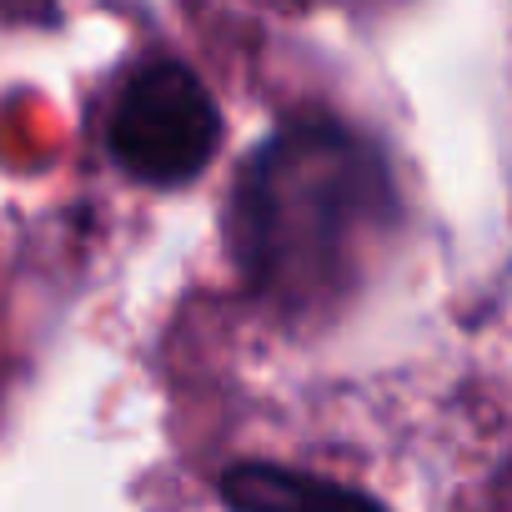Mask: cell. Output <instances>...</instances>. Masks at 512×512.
<instances>
[{
	"label": "cell",
	"instance_id": "6da1fadb",
	"mask_svg": "<svg viewBox=\"0 0 512 512\" xmlns=\"http://www.w3.org/2000/svg\"><path fill=\"white\" fill-rule=\"evenodd\" d=\"M397 226V181L377 141L332 116H287L251 146L226 201V251L251 292L307 312Z\"/></svg>",
	"mask_w": 512,
	"mask_h": 512
},
{
	"label": "cell",
	"instance_id": "7a4b0ae2",
	"mask_svg": "<svg viewBox=\"0 0 512 512\" xmlns=\"http://www.w3.org/2000/svg\"><path fill=\"white\" fill-rule=\"evenodd\" d=\"M221 111L206 81L176 56L136 61L106 111V156L151 191L196 181L221 151Z\"/></svg>",
	"mask_w": 512,
	"mask_h": 512
},
{
	"label": "cell",
	"instance_id": "3957f363",
	"mask_svg": "<svg viewBox=\"0 0 512 512\" xmlns=\"http://www.w3.org/2000/svg\"><path fill=\"white\" fill-rule=\"evenodd\" d=\"M221 502L231 507H312V502H337V507H377V497L332 482V477H312V472H292V467H267V462H236L221 472L216 482Z\"/></svg>",
	"mask_w": 512,
	"mask_h": 512
}]
</instances>
